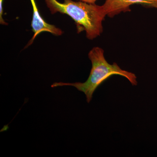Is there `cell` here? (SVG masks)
Instances as JSON below:
<instances>
[{
  "label": "cell",
  "instance_id": "1",
  "mask_svg": "<svg viewBox=\"0 0 157 157\" xmlns=\"http://www.w3.org/2000/svg\"><path fill=\"white\" fill-rule=\"evenodd\" d=\"M45 0L52 14L57 12L67 14L75 21L77 33L85 31L86 37L92 40L103 32L102 21L106 14L102 6L72 0Z\"/></svg>",
  "mask_w": 157,
  "mask_h": 157
},
{
  "label": "cell",
  "instance_id": "6",
  "mask_svg": "<svg viewBox=\"0 0 157 157\" xmlns=\"http://www.w3.org/2000/svg\"><path fill=\"white\" fill-rule=\"evenodd\" d=\"M77 1H81L83 2L89 3V4H95V3L97 0H77Z\"/></svg>",
  "mask_w": 157,
  "mask_h": 157
},
{
  "label": "cell",
  "instance_id": "3",
  "mask_svg": "<svg viewBox=\"0 0 157 157\" xmlns=\"http://www.w3.org/2000/svg\"><path fill=\"white\" fill-rule=\"evenodd\" d=\"M134 4L157 9V0H106L102 7L106 15L112 17L121 12L131 11L130 6Z\"/></svg>",
  "mask_w": 157,
  "mask_h": 157
},
{
  "label": "cell",
  "instance_id": "5",
  "mask_svg": "<svg viewBox=\"0 0 157 157\" xmlns=\"http://www.w3.org/2000/svg\"><path fill=\"white\" fill-rule=\"evenodd\" d=\"M3 0H0V23L3 25H8V24L3 19Z\"/></svg>",
  "mask_w": 157,
  "mask_h": 157
},
{
  "label": "cell",
  "instance_id": "2",
  "mask_svg": "<svg viewBox=\"0 0 157 157\" xmlns=\"http://www.w3.org/2000/svg\"><path fill=\"white\" fill-rule=\"evenodd\" d=\"M89 58L92 63L91 70L87 80L84 82H56L51 87L69 86L75 87L78 91L84 93L86 101L89 103L92 99L96 89L110 76L117 75L124 76L130 81L133 86L137 84V77L134 73L122 70L116 63L109 64L104 56V51L100 47H94L90 51Z\"/></svg>",
  "mask_w": 157,
  "mask_h": 157
},
{
  "label": "cell",
  "instance_id": "4",
  "mask_svg": "<svg viewBox=\"0 0 157 157\" xmlns=\"http://www.w3.org/2000/svg\"><path fill=\"white\" fill-rule=\"evenodd\" d=\"M33 9V20L32 21V29L34 33L33 36L30 40L25 48L33 44L35 38L39 34L42 32H48L55 36H60L63 33L61 29L55 26L49 24L45 22L39 14L35 0H30Z\"/></svg>",
  "mask_w": 157,
  "mask_h": 157
}]
</instances>
